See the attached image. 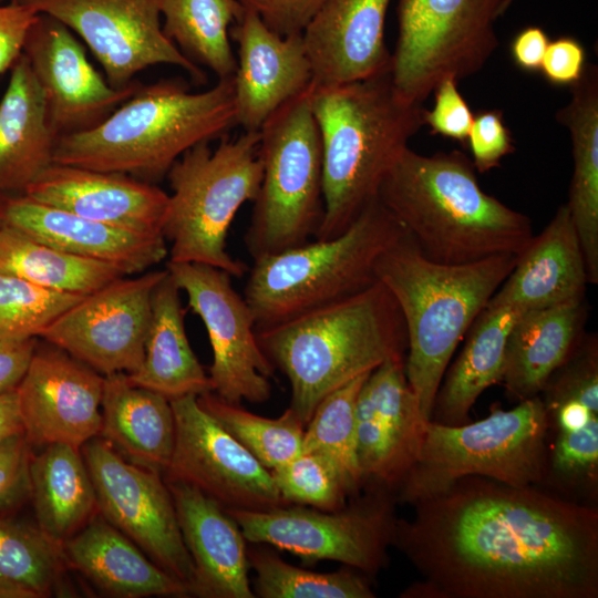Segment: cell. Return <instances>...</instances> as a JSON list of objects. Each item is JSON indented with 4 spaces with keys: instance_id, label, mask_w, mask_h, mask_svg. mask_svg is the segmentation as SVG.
Returning <instances> with one entry per match:
<instances>
[{
    "instance_id": "obj_1",
    "label": "cell",
    "mask_w": 598,
    "mask_h": 598,
    "mask_svg": "<svg viewBox=\"0 0 598 598\" xmlns=\"http://www.w3.org/2000/svg\"><path fill=\"white\" fill-rule=\"evenodd\" d=\"M393 544L402 598H598V507L470 475L413 504Z\"/></svg>"
},
{
    "instance_id": "obj_2",
    "label": "cell",
    "mask_w": 598,
    "mask_h": 598,
    "mask_svg": "<svg viewBox=\"0 0 598 598\" xmlns=\"http://www.w3.org/2000/svg\"><path fill=\"white\" fill-rule=\"evenodd\" d=\"M475 171L460 151L422 155L406 147L378 198L432 261L457 265L520 255L534 237L530 218L485 193Z\"/></svg>"
},
{
    "instance_id": "obj_3",
    "label": "cell",
    "mask_w": 598,
    "mask_h": 598,
    "mask_svg": "<svg viewBox=\"0 0 598 598\" xmlns=\"http://www.w3.org/2000/svg\"><path fill=\"white\" fill-rule=\"evenodd\" d=\"M275 369L289 381L290 408L306 425L331 392L391 359H404L405 323L389 289L377 281L336 302L256 330Z\"/></svg>"
},
{
    "instance_id": "obj_4",
    "label": "cell",
    "mask_w": 598,
    "mask_h": 598,
    "mask_svg": "<svg viewBox=\"0 0 598 598\" xmlns=\"http://www.w3.org/2000/svg\"><path fill=\"white\" fill-rule=\"evenodd\" d=\"M322 147L324 213L316 239L342 234L378 197L386 173L424 125L423 104L405 101L390 71L311 89Z\"/></svg>"
},
{
    "instance_id": "obj_5",
    "label": "cell",
    "mask_w": 598,
    "mask_h": 598,
    "mask_svg": "<svg viewBox=\"0 0 598 598\" xmlns=\"http://www.w3.org/2000/svg\"><path fill=\"white\" fill-rule=\"evenodd\" d=\"M236 126L233 76L190 92L181 80L141 84L97 126L56 141L53 161L156 184L189 148Z\"/></svg>"
},
{
    "instance_id": "obj_6",
    "label": "cell",
    "mask_w": 598,
    "mask_h": 598,
    "mask_svg": "<svg viewBox=\"0 0 598 598\" xmlns=\"http://www.w3.org/2000/svg\"><path fill=\"white\" fill-rule=\"evenodd\" d=\"M518 257L439 264L424 257L408 234L379 259L377 278L394 297L405 323V375L425 419L460 341Z\"/></svg>"
},
{
    "instance_id": "obj_7",
    "label": "cell",
    "mask_w": 598,
    "mask_h": 598,
    "mask_svg": "<svg viewBox=\"0 0 598 598\" xmlns=\"http://www.w3.org/2000/svg\"><path fill=\"white\" fill-rule=\"evenodd\" d=\"M406 235L377 197L339 236L254 259L243 297L256 330L370 287L381 256Z\"/></svg>"
},
{
    "instance_id": "obj_8",
    "label": "cell",
    "mask_w": 598,
    "mask_h": 598,
    "mask_svg": "<svg viewBox=\"0 0 598 598\" xmlns=\"http://www.w3.org/2000/svg\"><path fill=\"white\" fill-rule=\"evenodd\" d=\"M259 131H245L187 150L167 173L172 194L163 226L171 243L168 262H197L243 277L247 266L227 250V235L239 208L257 198L262 179Z\"/></svg>"
},
{
    "instance_id": "obj_9",
    "label": "cell",
    "mask_w": 598,
    "mask_h": 598,
    "mask_svg": "<svg viewBox=\"0 0 598 598\" xmlns=\"http://www.w3.org/2000/svg\"><path fill=\"white\" fill-rule=\"evenodd\" d=\"M547 446L548 422L540 395L517 402L511 410L492 408L486 417L463 425L430 420L420 457L395 501L411 505L470 475L513 486H540Z\"/></svg>"
},
{
    "instance_id": "obj_10",
    "label": "cell",
    "mask_w": 598,
    "mask_h": 598,
    "mask_svg": "<svg viewBox=\"0 0 598 598\" xmlns=\"http://www.w3.org/2000/svg\"><path fill=\"white\" fill-rule=\"evenodd\" d=\"M311 89L280 106L259 130L262 179L244 236L252 260L309 241L322 221V147Z\"/></svg>"
},
{
    "instance_id": "obj_11",
    "label": "cell",
    "mask_w": 598,
    "mask_h": 598,
    "mask_svg": "<svg viewBox=\"0 0 598 598\" xmlns=\"http://www.w3.org/2000/svg\"><path fill=\"white\" fill-rule=\"evenodd\" d=\"M514 0H399L390 73L408 102L423 101L445 79L477 73L498 47L496 20Z\"/></svg>"
},
{
    "instance_id": "obj_12",
    "label": "cell",
    "mask_w": 598,
    "mask_h": 598,
    "mask_svg": "<svg viewBox=\"0 0 598 598\" xmlns=\"http://www.w3.org/2000/svg\"><path fill=\"white\" fill-rule=\"evenodd\" d=\"M396 504L392 492L370 487L337 511L297 504L226 511L251 544L287 550L306 561H338L374 577L389 564Z\"/></svg>"
},
{
    "instance_id": "obj_13",
    "label": "cell",
    "mask_w": 598,
    "mask_h": 598,
    "mask_svg": "<svg viewBox=\"0 0 598 598\" xmlns=\"http://www.w3.org/2000/svg\"><path fill=\"white\" fill-rule=\"evenodd\" d=\"M99 513L156 565L186 585L194 565L185 546L171 491L156 471L126 462L97 436L81 447Z\"/></svg>"
},
{
    "instance_id": "obj_14",
    "label": "cell",
    "mask_w": 598,
    "mask_h": 598,
    "mask_svg": "<svg viewBox=\"0 0 598 598\" xmlns=\"http://www.w3.org/2000/svg\"><path fill=\"white\" fill-rule=\"evenodd\" d=\"M166 269L206 328L212 392L233 404L266 402L276 369L258 343L252 312L234 289L231 276L197 262H167Z\"/></svg>"
},
{
    "instance_id": "obj_15",
    "label": "cell",
    "mask_w": 598,
    "mask_h": 598,
    "mask_svg": "<svg viewBox=\"0 0 598 598\" xmlns=\"http://www.w3.org/2000/svg\"><path fill=\"white\" fill-rule=\"evenodd\" d=\"M48 14L76 33L114 87L133 84L141 71L168 64L203 83L206 73L164 33L158 0H11Z\"/></svg>"
},
{
    "instance_id": "obj_16",
    "label": "cell",
    "mask_w": 598,
    "mask_h": 598,
    "mask_svg": "<svg viewBox=\"0 0 598 598\" xmlns=\"http://www.w3.org/2000/svg\"><path fill=\"white\" fill-rule=\"evenodd\" d=\"M167 269L116 279L86 295L42 333L103 377L133 374L142 365L152 318V297Z\"/></svg>"
},
{
    "instance_id": "obj_17",
    "label": "cell",
    "mask_w": 598,
    "mask_h": 598,
    "mask_svg": "<svg viewBox=\"0 0 598 598\" xmlns=\"http://www.w3.org/2000/svg\"><path fill=\"white\" fill-rule=\"evenodd\" d=\"M171 401L175 443L166 482L196 487L225 509L268 511L288 505L270 470L198 403L197 395Z\"/></svg>"
},
{
    "instance_id": "obj_18",
    "label": "cell",
    "mask_w": 598,
    "mask_h": 598,
    "mask_svg": "<svg viewBox=\"0 0 598 598\" xmlns=\"http://www.w3.org/2000/svg\"><path fill=\"white\" fill-rule=\"evenodd\" d=\"M429 421L408 382L404 359L370 372L355 402L361 491L383 488L395 495L420 457Z\"/></svg>"
},
{
    "instance_id": "obj_19",
    "label": "cell",
    "mask_w": 598,
    "mask_h": 598,
    "mask_svg": "<svg viewBox=\"0 0 598 598\" xmlns=\"http://www.w3.org/2000/svg\"><path fill=\"white\" fill-rule=\"evenodd\" d=\"M23 54L42 90L49 124L58 138L89 131L106 120L140 87H114L90 63L73 32L38 13Z\"/></svg>"
},
{
    "instance_id": "obj_20",
    "label": "cell",
    "mask_w": 598,
    "mask_h": 598,
    "mask_svg": "<svg viewBox=\"0 0 598 598\" xmlns=\"http://www.w3.org/2000/svg\"><path fill=\"white\" fill-rule=\"evenodd\" d=\"M104 377L48 342L35 348L17 388L23 433L30 445L82 447L100 435Z\"/></svg>"
},
{
    "instance_id": "obj_21",
    "label": "cell",
    "mask_w": 598,
    "mask_h": 598,
    "mask_svg": "<svg viewBox=\"0 0 598 598\" xmlns=\"http://www.w3.org/2000/svg\"><path fill=\"white\" fill-rule=\"evenodd\" d=\"M229 37L238 44L233 76L236 125L259 131L280 106L312 85L302 33L282 37L245 9Z\"/></svg>"
},
{
    "instance_id": "obj_22",
    "label": "cell",
    "mask_w": 598,
    "mask_h": 598,
    "mask_svg": "<svg viewBox=\"0 0 598 598\" xmlns=\"http://www.w3.org/2000/svg\"><path fill=\"white\" fill-rule=\"evenodd\" d=\"M28 197L121 229L163 235L169 194L122 173L53 163L23 193Z\"/></svg>"
},
{
    "instance_id": "obj_23",
    "label": "cell",
    "mask_w": 598,
    "mask_h": 598,
    "mask_svg": "<svg viewBox=\"0 0 598 598\" xmlns=\"http://www.w3.org/2000/svg\"><path fill=\"white\" fill-rule=\"evenodd\" d=\"M0 226L65 252L115 265L127 276L145 272L168 256L163 235L121 229L24 194H0Z\"/></svg>"
},
{
    "instance_id": "obj_24",
    "label": "cell",
    "mask_w": 598,
    "mask_h": 598,
    "mask_svg": "<svg viewBox=\"0 0 598 598\" xmlns=\"http://www.w3.org/2000/svg\"><path fill=\"white\" fill-rule=\"evenodd\" d=\"M391 0H324L302 32L312 86L323 87L390 71L384 23Z\"/></svg>"
},
{
    "instance_id": "obj_25",
    "label": "cell",
    "mask_w": 598,
    "mask_h": 598,
    "mask_svg": "<svg viewBox=\"0 0 598 598\" xmlns=\"http://www.w3.org/2000/svg\"><path fill=\"white\" fill-rule=\"evenodd\" d=\"M166 482V481H165ZM194 565L189 596L254 598L247 545L231 515L194 486L166 482Z\"/></svg>"
},
{
    "instance_id": "obj_26",
    "label": "cell",
    "mask_w": 598,
    "mask_h": 598,
    "mask_svg": "<svg viewBox=\"0 0 598 598\" xmlns=\"http://www.w3.org/2000/svg\"><path fill=\"white\" fill-rule=\"evenodd\" d=\"M588 274L568 207L563 204L532 238L487 305L523 311L586 299Z\"/></svg>"
},
{
    "instance_id": "obj_27",
    "label": "cell",
    "mask_w": 598,
    "mask_h": 598,
    "mask_svg": "<svg viewBox=\"0 0 598 598\" xmlns=\"http://www.w3.org/2000/svg\"><path fill=\"white\" fill-rule=\"evenodd\" d=\"M62 547L65 563L110 596H189L184 582L156 565L100 513Z\"/></svg>"
},
{
    "instance_id": "obj_28",
    "label": "cell",
    "mask_w": 598,
    "mask_h": 598,
    "mask_svg": "<svg viewBox=\"0 0 598 598\" xmlns=\"http://www.w3.org/2000/svg\"><path fill=\"white\" fill-rule=\"evenodd\" d=\"M586 299L524 311L509 332L502 383L509 401L539 395L582 340Z\"/></svg>"
},
{
    "instance_id": "obj_29",
    "label": "cell",
    "mask_w": 598,
    "mask_h": 598,
    "mask_svg": "<svg viewBox=\"0 0 598 598\" xmlns=\"http://www.w3.org/2000/svg\"><path fill=\"white\" fill-rule=\"evenodd\" d=\"M0 101V194H23L54 161L58 137L27 56L10 69Z\"/></svg>"
},
{
    "instance_id": "obj_30",
    "label": "cell",
    "mask_w": 598,
    "mask_h": 598,
    "mask_svg": "<svg viewBox=\"0 0 598 598\" xmlns=\"http://www.w3.org/2000/svg\"><path fill=\"white\" fill-rule=\"evenodd\" d=\"M524 311L508 306L486 307L466 332L457 358L450 363L437 389L430 420L463 425L482 393L499 383L512 327Z\"/></svg>"
},
{
    "instance_id": "obj_31",
    "label": "cell",
    "mask_w": 598,
    "mask_h": 598,
    "mask_svg": "<svg viewBox=\"0 0 598 598\" xmlns=\"http://www.w3.org/2000/svg\"><path fill=\"white\" fill-rule=\"evenodd\" d=\"M101 414V439L133 463L164 474L175 443L167 398L132 383L125 373H115L104 377Z\"/></svg>"
},
{
    "instance_id": "obj_32",
    "label": "cell",
    "mask_w": 598,
    "mask_h": 598,
    "mask_svg": "<svg viewBox=\"0 0 598 598\" xmlns=\"http://www.w3.org/2000/svg\"><path fill=\"white\" fill-rule=\"evenodd\" d=\"M556 120L568 128L574 171L566 203L585 257L589 283L598 282V68L586 64Z\"/></svg>"
},
{
    "instance_id": "obj_33",
    "label": "cell",
    "mask_w": 598,
    "mask_h": 598,
    "mask_svg": "<svg viewBox=\"0 0 598 598\" xmlns=\"http://www.w3.org/2000/svg\"><path fill=\"white\" fill-rule=\"evenodd\" d=\"M130 381L168 400L212 391L186 336L179 288L167 270L152 297V318L141 368Z\"/></svg>"
},
{
    "instance_id": "obj_34",
    "label": "cell",
    "mask_w": 598,
    "mask_h": 598,
    "mask_svg": "<svg viewBox=\"0 0 598 598\" xmlns=\"http://www.w3.org/2000/svg\"><path fill=\"white\" fill-rule=\"evenodd\" d=\"M30 499L38 527L61 544L99 513L81 447L54 443L31 457Z\"/></svg>"
},
{
    "instance_id": "obj_35",
    "label": "cell",
    "mask_w": 598,
    "mask_h": 598,
    "mask_svg": "<svg viewBox=\"0 0 598 598\" xmlns=\"http://www.w3.org/2000/svg\"><path fill=\"white\" fill-rule=\"evenodd\" d=\"M0 272L82 296L127 276L115 265L65 252L6 226H0Z\"/></svg>"
},
{
    "instance_id": "obj_36",
    "label": "cell",
    "mask_w": 598,
    "mask_h": 598,
    "mask_svg": "<svg viewBox=\"0 0 598 598\" xmlns=\"http://www.w3.org/2000/svg\"><path fill=\"white\" fill-rule=\"evenodd\" d=\"M165 35L194 63L218 80L234 76L237 60L229 29L245 8L238 0H158Z\"/></svg>"
},
{
    "instance_id": "obj_37",
    "label": "cell",
    "mask_w": 598,
    "mask_h": 598,
    "mask_svg": "<svg viewBox=\"0 0 598 598\" xmlns=\"http://www.w3.org/2000/svg\"><path fill=\"white\" fill-rule=\"evenodd\" d=\"M65 565L61 543L39 527L0 518V598L49 596Z\"/></svg>"
},
{
    "instance_id": "obj_38",
    "label": "cell",
    "mask_w": 598,
    "mask_h": 598,
    "mask_svg": "<svg viewBox=\"0 0 598 598\" xmlns=\"http://www.w3.org/2000/svg\"><path fill=\"white\" fill-rule=\"evenodd\" d=\"M247 547L249 568L256 574L254 594L260 598H374L371 577L344 566L318 573L285 561L272 549Z\"/></svg>"
},
{
    "instance_id": "obj_39",
    "label": "cell",
    "mask_w": 598,
    "mask_h": 598,
    "mask_svg": "<svg viewBox=\"0 0 598 598\" xmlns=\"http://www.w3.org/2000/svg\"><path fill=\"white\" fill-rule=\"evenodd\" d=\"M199 405L265 467L274 470L302 453L305 424L289 406L276 419L260 416L209 391L197 396Z\"/></svg>"
},
{
    "instance_id": "obj_40",
    "label": "cell",
    "mask_w": 598,
    "mask_h": 598,
    "mask_svg": "<svg viewBox=\"0 0 598 598\" xmlns=\"http://www.w3.org/2000/svg\"><path fill=\"white\" fill-rule=\"evenodd\" d=\"M370 374L365 373L328 394L315 409L303 433L302 452L326 457L342 475L351 496L361 492L357 458L355 402Z\"/></svg>"
},
{
    "instance_id": "obj_41",
    "label": "cell",
    "mask_w": 598,
    "mask_h": 598,
    "mask_svg": "<svg viewBox=\"0 0 598 598\" xmlns=\"http://www.w3.org/2000/svg\"><path fill=\"white\" fill-rule=\"evenodd\" d=\"M83 297L0 272V334L40 337Z\"/></svg>"
},
{
    "instance_id": "obj_42",
    "label": "cell",
    "mask_w": 598,
    "mask_h": 598,
    "mask_svg": "<svg viewBox=\"0 0 598 598\" xmlns=\"http://www.w3.org/2000/svg\"><path fill=\"white\" fill-rule=\"evenodd\" d=\"M270 472L287 504L337 511L352 497L340 472L317 453L302 452Z\"/></svg>"
},
{
    "instance_id": "obj_43",
    "label": "cell",
    "mask_w": 598,
    "mask_h": 598,
    "mask_svg": "<svg viewBox=\"0 0 598 598\" xmlns=\"http://www.w3.org/2000/svg\"><path fill=\"white\" fill-rule=\"evenodd\" d=\"M30 444L24 433L0 442V518L30 498Z\"/></svg>"
},
{
    "instance_id": "obj_44",
    "label": "cell",
    "mask_w": 598,
    "mask_h": 598,
    "mask_svg": "<svg viewBox=\"0 0 598 598\" xmlns=\"http://www.w3.org/2000/svg\"><path fill=\"white\" fill-rule=\"evenodd\" d=\"M466 143L472 163L481 174L499 166L505 156L515 152L514 140L503 112L496 109L474 114Z\"/></svg>"
},
{
    "instance_id": "obj_45",
    "label": "cell",
    "mask_w": 598,
    "mask_h": 598,
    "mask_svg": "<svg viewBox=\"0 0 598 598\" xmlns=\"http://www.w3.org/2000/svg\"><path fill=\"white\" fill-rule=\"evenodd\" d=\"M434 106L424 110V125L432 134L466 144L474 114L457 87L454 79L443 80L433 91Z\"/></svg>"
},
{
    "instance_id": "obj_46",
    "label": "cell",
    "mask_w": 598,
    "mask_h": 598,
    "mask_svg": "<svg viewBox=\"0 0 598 598\" xmlns=\"http://www.w3.org/2000/svg\"><path fill=\"white\" fill-rule=\"evenodd\" d=\"M258 14L274 32L286 37L302 33L324 0H238Z\"/></svg>"
},
{
    "instance_id": "obj_47",
    "label": "cell",
    "mask_w": 598,
    "mask_h": 598,
    "mask_svg": "<svg viewBox=\"0 0 598 598\" xmlns=\"http://www.w3.org/2000/svg\"><path fill=\"white\" fill-rule=\"evenodd\" d=\"M586 50L570 37L549 41L540 71L548 83L557 86H573L586 68Z\"/></svg>"
},
{
    "instance_id": "obj_48",
    "label": "cell",
    "mask_w": 598,
    "mask_h": 598,
    "mask_svg": "<svg viewBox=\"0 0 598 598\" xmlns=\"http://www.w3.org/2000/svg\"><path fill=\"white\" fill-rule=\"evenodd\" d=\"M38 12L10 1L0 4V75L11 69L23 53L27 35Z\"/></svg>"
},
{
    "instance_id": "obj_49",
    "label": "cell",
    "mask_w": 598,
    "mask_h": 598,
    "mask_svg": "<svg viewBox=\"0 0 598 598\" xmlns=\"http://www.w3.org/2000/svg\"><path fill=\"white\" fill-rule=\"evenodd\" d=\"M37 346V337L0 334V394L17 390Z\"/></svg>"
},
{
    "instance_id": "obj_50",
    "label": "cell",
    "mask_w": 598,
    "mask_h": 598,
    "mask_svg": "<svg viewBox=\"0 0 598 598\" xmlns=\"http://www.w3.org/2000/svg\"><path fill=\"white\" fill-rule=\"evenodd\" d=\"M549 39L535 25L520 30L511 43V55L516 66L525 72L540 71Z\"/></svg>"
},
{
    "instance_id": "obj_51",
    "label": "cell",
    "mask_w": 598,
    "mask_h": 598,
    "mask_svg": "<svg viewBox=\"0 0 598 598\" xmlns=\"http://www.w3.org/2000/svg\"><path fill=\"white\" fill-rule=\"evenodd\" d=\"M23 433L17 390L0 394V442Z\"/></svg>"
},
{
    "instance_id": "obj_52",
    "label": "cell",
    "mask_w": 598,
    "mask_h": 598,
    "mask_svg": "<svg viewBox=\"0 0 598 598\" xmlns=\"http://www.w3.org/2000/svg\"><path fill=\"white\" fill-rule=\"evenodd\" d=\"M0 1H2V0H0Z\"/></svg>"
}]
</instances>
